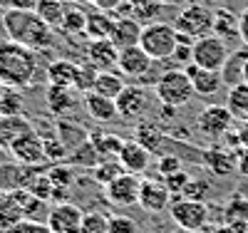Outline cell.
<instances>
[{
  "label": "cell",
  "instance_id": "1",
  "mask_svg": "<svg viewBox=\"0 0 248 233\" xmlns=\"http://www.w3.org/2000/svg\"><path fill=\"white\" fill-rule=\"evenodd\" d=\"M37 75V52L20 45V42L5 40L0 42V82L3 87L23 90L30 87Z\"/></svg>",
  "mask_w": 248,
  "mask_h": 233
},
{
  "label": "cell",
  "instance_id": "2",
  "mask_svg": "<svg viewBox=\"0 0 248 233\" xmlns=\"http://www.w3.org/2000/svg\"><path fill=\"white\" fill-rule=\"evenodd\" d=\"M0 20H3L8 40L13 42H20L35 52L52 45V28L35 10H5Z\"/></svg>",
  "mask_w": 248,
  "mask_h": 233
},
{
  "label": "cell",
  "instance_id": "3",
  "mask_svg": "<svg viewBox=\"0 0 248 233\" xmlns=\"http://www.w3.org/2000/svg\"><path fill=\"white\" fill-rule=\"evenodd\" d=\"M156 99L164 104L167 109H181L194 99V84L186 75V70H167L161 72L154 82Z\"/></svg>",
  "mask_w": 248,
  "mask_h": 233
},
{
  "label": "cell",
  "instance_id": "4",
  "mask_svg": "<svg viewBox=\"0 0 248 233\" xmlns=\"http://www.w3.org/2000/svg\"><path fill=\"white\" fill-rule=\"evenodd\" d=\"M176 28L169 23H149L141 28V37H139V47L147 52L154 62L169 60L174 57L176 50Z\"/></svg>",
  "mask_w": 248,
  "mask_h": 233
},
{
  "label": "cell",
  "instance_id": "5",
  "mask_svg": "<svg viewBox=\"0 0 248 233\" xmlns=\"http://www.w3.org/2000/svg\"><path fill=\"white\" fill-rule=\"evenodd\" d=\"M229 45L226 40L218 37V35H206V37H199L194 42V52H191V62L201 70H214V72H221L226 60H229Z\"/></svg>",
  "mask_w": 248,
  "mask_h": 233
},
{
  "label": "cell",
  "instance_id": "6",
  "mask_svg": "<svg viewBox=\"0 0 248 233\" xmlns=\"http://www.w3.org/2000/svg\"><path fill=\"white\" fill-rule=\"evenodd\" d=\"M174 28L176 32H184L194 40L206 37L214 32V10L201 3H191V5L181 8V13L174 20Z\"/></svg>",
  "mask_w": 248,
  "mask_h": 233
},
{
  "label": "cell",
  "instance_id": "7",
  "mask_svg": "<svg viewBox=\"0 0 248 233\" xmlns=\"http://www.w3.org/2000/svg\"><path fill=\"white\" fill-rule=\"evenodd\" d=\"M169 214H171V218L179 228L194 231V233H201L206 226H209V206H206L203 201H191V199L179 196V199L171 201Z\"/></svg>",
  "mask_w": 248,
  "mask_h": 233
},
{
  "label": "cell",
  "instance_id": "8",
  "mask_svg": "<svg viewBox=\"0 0 248 233\" xmlns=\"http://www.w3.org/2000/svg\"><path fill=\"white\" fill-rule=\"evenodd\" d=\"M233 114L229 112L226 104H209L203 107L196 117V129L206 137V139H223L231 132L233 126Z\"/></svg>",
  "mask_w": 248,
  "mask_h": 233
},
{
  "label": "cell",
  "instance_id": "9",
  "mask_svg": "<svg viewBox=\"0 0 248 233\" xmlns=\"http://www.w3.org/2000/svg\"><path fill=\"white\" fill-rule=\"evenodd\" d=\"M8 152L13 154L15 161L25 164V166H37V164L47 161L45 159V139H43V134H40L37 129H30L23 137H17L10 144Z\"/></svg>",
  "mask_w": 248,
  "mask_h": 233
},
{
  "label": "cell",
  "instance_id": "10",
  "mask_svg": "<svg viewBox=\"0 0 248 233\" xmlns=\"http://www.w3.org/2000/svg\"><path fill=\"white\" fill-rule=\"evenodd\" d=\"M82 218H85V211H82L79 206H75L70 201H60L50 208L45 223L52 233H79L82 231Z\"/></svg>",
  "mask_w": 248,
  "mask_h": 233
},
{
  "label": "cell",
  "instance_id": "11",
  "mask_svg": "<svg viewBox=\"0 0 248 233\" xmlns=\"http://www.w3.org/2000/svg\"><path fill=\"white\" fill-rule=\"evenodd\" d=\"M139 188H141V179L137 174L124 171L122 176H117L105 186V199L112 206H134L139 203Z\"/></svg>",
  "mask_w": 248,
  "mask_h": 233
},
{
  "label": "cell",
  "instance_id": "12",
  "mask_svg": "<svg viewBox=\"0 0 248 233\" xmlns=\"http://www.w3.org/2000/svg\"><path fill=\"white\" fill-rule=\"evenodd\" d=\"M139 206L147 214H164V211L171 208V191L159 179H141Z\"/></svg>",
  "mask_w": 248,
  "mask_h": 233
},
{
  "label": "cell",
  "instance_id": "13",
  "mask_svg": "<svg viewBox=\"0 0 248 233\" xmlns=\"http://www.w3.org/2000/svg\"><path fill=\"white\" fill-rule=\"evenodd\" d=\"M154 67V60L144 52L139 45L127 47V50H119V65L117 70L124 77H132V79H147V75Z\"/></svg>",
  "mask_w": 248,
  "mask_h": 233
},
{
  "label": "cell",
  "instance_id": "14",
  "mask_svg": "<svg viewBox=\"0 0 248 233\" xmlns=\"http://www.w3.org/2000/svg\"><path fill=\"white\" fill-rule=\"evenodd\" d=\"M117 159H119V164L124 166V171H127V174L141 176L149 169V164H152V152L147 149V146H141L137 139H127Z\"/></svg>",
  "mask_w": 248,
  "mask_h": 233
},
{
  "label": "cell",
  "instance_id": "15",
  "mask_svg": "<svg viewBox=\"0 0 248 233\" xmlns=\"http://www.w3.org/2000/svg\"><path fill=\"white\" fill-rule=\"evenodd\" d=\"M87 62L97 70V72H105V70H117L119 65V47L107 37V40H90L87 45Z\"/></svg>",
  "mask_w": 248,
  "mask_h": 233
},
{
  "label": "cell",
  "instance_id": "16",
  "mask_svg": "<svg viewBox=\"0 0 248 233\" xmlns=\"http://www.w3.org/2000/svg\"><path fill=\"white\" fill-rule=\"evenodd\" d=\"M238 152V149H236ZM233 149H223V146H214V149H209L203 156V164L206 169L218 176V179H229L233 174H238V154Z\"/></svg>",
  "mask_w": 248,
  "mask_h": 233
},
{
  "label": "cell",
  "instance_id": "17",
  "mask_svg": "<svg viewBox=\"0 0 248 233\" xmlns=\"http://www.w3.org/2000/svg\"><path fill=\"white\" fill-rule=\"evenodd\" d=\"M32 166H25L20 161H8L0 164V191L10 194V191H20V188H28L30 179H32Z\"/></svg>",
  "mask_w": 248,
  "mask_h": 233
},
{
  "label": "cell",
  "instance_id": "18",
  "mask_svg": "<svg viewBox=\"0 0 248 233\" xmlns=\"http://www.w3.org/2000/svg\"><path fill=\"white\" fill-rule=\"evenodd\" d=\"M114 102L119 109V119H137L147 109V92L137 87V84H127Z\"/></svg>",
  "mask_w": 248,
  "mask_h": 233
},
{
  "label": "cell",
  "instance_id": "19",
  "mask_svg": "<svg viewBox=\"0 0 248 233\" xmlns=\"http://www.w3.org/2000/svg\"><path fill=\"white\" fill-rule=\"evenodd\" d=\"M186 75H189L191 84H194V92L199 97H214L218 94V90L223 87V77L221 72H214V70H201L196 67L194 62L186 65Z\"/></svg>",
  "mask_w": 248,
  "mask_h": 233
},
{
  "label": "cell",
  "instance_id": "20",
  "mask_svg": "<svg viewBox=\"0 0 248 233\" xmlns=\"http://www.w3.org/2000/svg\"><path fill=\"white\" fill-rule=\"evenodd\" d=\"M141 28L137 17H117L114 20V28H112V35L109 40L119 50H127V47H134L139 45V37H141Z\"/></svg>",
  "mask_w": 248,
  "mask_h": 233
},
{
  "label": "cell",
  "instance_id": "21",
  "mask_svg": "<svg viewBox=\"0 0 248 233\" xmlns=\"http://www.w3.org/2000/svg\"><path fill=\"white\" fill-rule=\"evenodd\" d=\"M79 92L75 87H60V84H50L47 90V107L55 117H65L79 104Z\"/></svg>",
  "mask_w": 248,
  "mask_h": 233
},
{
  "label": "cell",
  "instance_id": "22",
  "mask_svg": "<svg viewBox=\"0 0 248 233\" xmlns=\"http://www.w3.org/2000/svg\"><path fill=\"white\" fill-rule=\"evenodd\" d=\"M85 99H82V104H85V109L92 119L97 122H114L119 119V109H117V102L109 99V97H102L97 92H87L82 94Z\"/></svg>",
  "mask_w": 248,
  "mask_h": 233
},
{
  "label": "cell",
  "instance_id": "23",
  "mask_svg": "<svg viewBox=\"0 0 248 233\" xmlns=\"http://www.w3.org/2000/svg\"><path fill=\"white\" fill-rule=\"evenodd\" d=\"M246 67H248V45L231 52L229 60H226V65L221 70V77H223L226 87H236V84L246 82Z\"/></svg>",
  "mask_w": 248,
  "mask_h": 233
},
{
  "label": "cell",
  "instance_id": "24",
  "mask_svg": "<svg viewBox=\"0 0 248 233\" xmlns=\"http://www.w3.org/2000/svg\"><path fill=\"white\" fill-rule=\"evenodd\" d=\"M30 129H35V124L30 119H25L23 114H17V117H0V152L10 149V144L17 137H23L25 132H30Z\"/></svg>",
  "mask_w": 248,
  "mask_h": 233
},
{
  "label": "cell",
  "instance_id": "25",
  "mask_svg": "<svg viewBox=\"0 0 248 233\" xmlns=\"http://www.w3.org/2000/svg\"><path fill=\"white\" fill-rule=\"evenodd\" d=\"M55 132H57V137L62 139V144L67 146V152H75L77 146H82V144L90 139V132H87L82 124H77V122H65L62 117H57V122H55Z\"/></svg>",
  "mask_w": 248,
  "mask_h": 233
},
{
  "label": "cell",
  "instance_id": "26",
  "mask_svg": "<svg viewBox=\"0 0 248 233\" xmlns=\"http://www.w3.org/2000/svg\"><path fill=\"white\" fill-rule=\"evenodd\" d=\"M114 13H105V10H92L87 13V25H85V35L90 40H107L112 35L114 28Z\"/></svg>",
  "mask_w": 248,
  "mask_h": 233
},
{
  "label": "cell",
  "instance_id": "27",
  "mask_svg": "<svg viewBox=\"0 0 248 233\" xmlns=\"http://www.w3.org/2000/svg\"><path fill=\"white\" fill-rule=\"evenodd\" d=\"M124 75L119 70H105V72H97V79H94V87L92 92L102 94V97H109V99H117L122 94V90L127 87L122 79Z\"/></svg>",
  "mask_w": 248,
  "mask_h": 233
},
{
  "label": "cell",
  "instance_id": "28",
  "mask_svg": "<svg viewBox=\"0 0 248 233\" xmlns=\"http://www.w3.org/2000/svg\"><path fill=\"white\" fill-rule=\"evenodd\" d=\"M90 141L94 144V149L99 152L102 159H117L122 146L127 139H122L119 134H112V132H90Z\"/></svg>",
  "mask_w": 248,
  "mask_h": 233
},
{
  "label": "cell",
  "instance_id": "29",
  "mask_svg": "<svg viewBox=\"0 0 248 233\" xmlns=\"http://www.w3.org/2000/svg\"><path fill=\"white\" fill-rule=\"evenodd\" d=\"M79 65L70 60H55L52 65L47 67V82L50 84H60V87H75Z\"/></svg>",
  "mask_w": 248,
  "mask_h": 233
},
{
  "label": "cell",
  "instance_id": "30",
  "mask_svg": "<svg viewBox=\"0 0 248 233\" xmlns=\"http://www.w3.org/2000/svg\"><path fill=\"white\" fill-rule=\"evenodd\" d=\"M226 107L233 114L236 122H248V82H241L236 87H229Z\"/></svg>",
  "mask_w": 248,
  "mask_h": 233
},
{
  "label": "cell",
  "instance_id": "31",
  "mask_svg": "<svg viewBox=\"0 0 248 233\" xmlns=\"http://www.w3.org/2000/svg\"><path fill=\"white\" fill-rule=\"evenodd\" d=\"M67 161H70V166H75V169H90V171H92V169H94V166H99L105 159L99 156V152L94 149V144L87 139L82 146H77L75 152H70Z\"/></svg>",
  "mask_w": 248,
  "mask_h": 233
},
{
  "label": "cell",
  "instance_id": "32",
  "mask_svg": "<svg viewBox=\"0 0 248 233\" xmlns=\"http://www.w3.org/2000/svg\"><path fill=\"white\" fill-rule=\"evenodd\" d=\"M67 3L65 0H40V5H37V15L45 20V23L55 30L62 25V20H65V13H67Z\"/></svg>",
  "mask_w": 248,
  "mask_h": 233
},
{
  "label": "cell",
  "instance_id": "33",
  "mask_svg": "<svg viewBox=\"0 0 248 233\" xmlns=\"http://www.w3.org/2000/svg\"><path fill=\"white\" fill-rule=\"evenodd\" d=\"M214 35L218 37H236L238 35V17L231 13V10H226V8H218L214 10Z\"/></svg>",
  "mask_w": 248,
  "mask_h": 233
},
{
  "label": "cell",
  "instance_id": "34",
  "mask_svg": "<svg viewBox=\"0 0 248 233\" xmlns=\"http://www.w3.org/2000/svg\"><path fill=\"white\" fill-rule=\"evenodd\" d=\"M25 216H23V211H20L17 201L13 194H5L3 199H0V231H8L13 228L15 223H20Z\"/></svg>",
  "mask_w": 248,
  "mask_h": 233
},
{
  "label": "cell",
  "instance_id": "35",
  "mask_svg": "<svg viewBox=\"0 0 248 233\" xmlns=\"http://www.w3.org/2000/svg\"><path fill=\"white\" fill-rule=\"evenodd\" d=\"M23 94H20V90H10L5 87L3 92H0V117H17L23 114Z\"/></svg>",
  "mask_w": 248,
  "mask_h": 233
},
{
  "label": "cell",
  "instance_id": "36",
  "mask_svg": "<svg viewBox=\"0 0 248 233\" xmlns=\"http://www.w3.org/2000/svg\"><path fill=\"white\" fill-rule=\"evenodd\" d=\"M122 174H124V166L119 164V159H105L99 166L92 169V179H94L97 184H102V186H107L109 181H114V179L122 176Z\"/></svg>",
  "mask_w": 248,
  "mask_h": 233
},
{
  "label": "cell",
  "instance_id": "37",
  "mask_svg": "<svg viewBox=\"0 0 248 233\" xmlns=\"http://www.w3.org/2000/svg\"><path fill=\"white\" fill-rule=\"evenodd\" d=\"M47 176H50V181L55 186V191H67V188L72 186V181H75V166L55 164V166L47 169Z\"/></svg>",
  "mask_w": 248,
  "mask_h": 233
},
{
  "label": "cell",
  "instance_id": "38",
  "mask_svg": "<svg viewBox=\"0 0 248 233\" xmlns=\"http://www.w3.org/2000/svg\"><path fill=\"white\" fill-rule=\"evenodd\" d=\"M161 8H164L161 0H129V13L132 17L139 20H154L161 13Z\"/></svg>",
  "mask_w": 248,
  "mask_h": 233
},
{
  "label": "cell",
  "instance_id": "39",
  "mask_svg": "<svg viewBox=\"0 0 248 233\" xmlns=\"http://www.w3.org/2000/svg\"><path fill=\"white\" fill-rule=\"evenodd\" d=\"M28 191H30L32 196H37V199H43V201L55 199V186H52V181H50L47 171L35 174V176L30 179V184H28Z\"/></svg>",
  "mask_w": 248,
  "mask_h": 233
},
{
  "label": "cell",
  "instance_id": "40",
  "mask_svg": "<svg viewBox=\"0 0 248 233\" xmlns=\"http://www.w3.org/2000/svg\"><path fill=\"white\" fill-rule=\"evenodd\" d=\"M79 233H109V214L87 211L85 218H82V231Z\"/></svg>",
  "mask_w": 248,
  "mask_h": 233
},
{
  "label": "cell",
  "instance_id": "41",
  "mask_svg": "<svg viewBox=\"0 0 248 233\" xmlns=\"http://www.w3.org/2000/svg\"><path fill=\"white\" fill-rule=\"evenodd\" d=\"M85 25H87V10L67 8L60 30H62V32H70V35H77V32H85Z\"/></svg>",
  "mask_w": 248,
  "mask_h": 233
},
{
  "label": "cell",
  "instance_id": "42",
  "mask_svg": "<svg viewBox=\"0 0 248 233\" xmlns=\"http://www.w3.org/2000/svg\"><path fill=\"white\" fill-rule=\"evenodd\" d=\"M43 139H45V159H47V161H55V164H60L62 159H67V156H70L67 146L62 144V139L57 137V132L43 134Z\"/></svg>",
  "mask_w": 248,
  "mask_h": 233
},
{
  "label": "cell",
  "instance_id": "43",
  "mask_svg": "<svg viewBox=\"0 0 248 233\" xmlns=\"http://www.w3.org/2000/svg\"><path fill=\"white\" fill-rule=\"evenodd\" d=\"M134 139H137L141 146H147L152 154H156V152L161 149V141H164V137L154 129V126H139L137 134H134Z\"/></svg>",
  "mask_w": 248,
  "mask_h": 233
},
{
  "label": "cell",
  "instance_id": "44",
  "mask_svg": "<svg viewBox=\"0 0 248 233\" xmlns=\"http://www.w3.org/2000/svg\"><path fill=\"white\" fill-rule=\"evenodd\" d=\"M211 191H214V188L209 186V181H206V179H191L189 186L184 188L181 199H191V201H203L206 203V199L211 196Z\"/></svg>",
  "mask_w": 248,
  "mask_h": 233
},
{
  "label": "cell",
  "instance_id": "45",
  "mask_svg": "<svg viewBox=\"0 0 248 233\" xmlns=\"http://www.w3.org/2000/svg\"><path fill=\"white\" fill-rule=\"evenodd\" d=\"M94 79H97V70L90 65V62H87V65H79V72H77V79H75V90H77L79 94L92 92Z\"/></svg>",
  "mask_w": 248,
  "mask_h": 233
},
{
  "label": "cell",
  "instance_id": "46",
  "mask_svg": "<svg viewBox=\"0 0 248 233\" xmlns=\"http://www.w3.org/2000/svg\"><path fill=\"white\" fill-rule=\"evenodd\" d=\"M109 233H139V226H137V221H132L129 216L112 214V216H109Z\"/></svg>",
  "mask_w": 248,
  "mask_h": 233
},
{
  "label": "cell",
  "instance_id": "47",
  "mask_svg": "<svg viewBox=\"0 0 248 233\" xmlns=\"http://www.w3.org/2000/svg\"><path fill=\"white\" fill-rule=\"evenodd\" d=\"M189 181H191V176L184 171H176V174H171V176H164V184H167V188L171 191V196H181L184 194V188L189 186Z\"/></svg>",
  "mask_w": 248,
  "mask_h": 233
},
{
  "label": "cell",
  "instance_id": "48",
  "mask_svg": "<svg viewBox=\"0 0 248 233\" xmlns=\"http://www.w3.org/2000/svg\"><path fill=\"white\" fill-rule=\"evenodd\" d=\"M156 169H159V174H161V176H171V174L181 171L184 164H181V159H179L176 154H164V156H159Z\"/></svg>",
  "mask_w": 248,
  "mask_h": 233
},
{
  "label": "cell",
  "instance_id": "49",
  "mask_svg": "<svg viewBox=\"0 0 248 233\" xmlns=\"http://www.w3.org/2000/svg\"><path fill=\"white\" fill-rule=\"evenodd\" d=\"M5 233H52L47 228V223L43 221H30V218H23L20 223H15L13 228H8Z\"/></svg>",
  "mask_w": 248,
  "mask_h": 233
},
{
  "label": "cell",
  "instance_id": "50",
  "mask_svg": "<svg viewBox=\"0 0 248 233\" xmlns=\"http://www.w3.org/2000/svg\"><path fill=\"white\" fill-rule=\"evenodd\" d=\"M226 214H229L231 218H241V221H243V218H248V199L238 194V196L231 201V206L226 208Z\"/></svg>",
  "mask_w": 248,
  "mask_h": 233
},
{
  "label": "cell",
  "instance_id": "51",
  "mask_svg": "<svg viewBox=\"0 0 248 233\" xmlns=\"http://www.w3.org/2000/svg\"><path fill=\"white\" fill-rule=\"evenodd\" d=\"M40 0H5L8 10H37Z\"/></svg>",
  "mask_w": 248,
  "mask_h": 233
},
{
  "label": "cell",
  "instance_id": "52",
  "mask_svg": "<svg viewBox=\"0 0 248 233\" xmlns=\"http://www.w3.org/2000/svg\"><path fill=\"white\" fill-rule=\"evenodd\" d=\"M92 5L97 10H105V13H117L124 5V0H92Z\"/></svg>",
  "mask_w": 248,
  "mask_h": 233
},
{
  "label": "cell",
  "instance_id": "53",
  "mask_svg": "<svg viewBox=\"0 0 248 233\" xmlns=\"http://www.w3.org/2000/svg\"><path fill=\"white\" fill-rule=\"evenodd\" d=\"M238 37L243 40V45H248V8L238 15Z\"/></svg>",
  "mask_w": 248,
  "mask_h": 233
},
{
  "label": "cell",
  "instance_id": "54",
  "mask_svg": "<svg viewBox=\"0 0 248 233\" xmlns=\"http://www.w3.org/2000/svg\"><path fill=\"white\" fill-rule=\"evenodd\" d=\"M236 154H238V176L248 179V149H243V146H241Z\"/></svg>",
  "mask_w": 248,
  "mask_h": 233
},
{
  "label": "cell",
  "instance_id": "55",
  "mask_svg": "<svg viewBox=\"0 0 248 233\" xmlns=\"http://www.w3.org/2000/svg\"><path fill=\"white\" fill-rule=\"evenodd\" d=\"M238 141L243 149H248V122H241V126H238Z\"/></svg>",
  "mask_w": 248,
  "mask_h": 233
},
{
  "label": "cell",
  "instance_id": "56",
  "mask_svg": "<svg viewBox=\"0 0 248 233\" xmlns=\"http://www.w3.org/2000/svg\"><path fill=\"white\" fill-rule=\"evenodd\" d=\"M211 233H233V228H229V226H218V228H211Z\"/></svg>",
  "mask_w": 248,
  "mask_h": 233
},
{
  "label": "cell",
  "instance_id": "57",
  "mask_svg": "<svg viewBox=\"0 0 248 233\" xmlns=\"http://www.w3.org/2000/svg\"><path fill=\"white\" fill-rule=\"evenodd\" d=\"M171 233H194V231H186V228H179L176 226V231H171Z\"/></svg>",
  "mask_w": 248,
  "mask_h": 233
},
{
  "label": "cell",
  "instance_id": "58",
  "mask_svg": "<svg viewBox=\"0 0 248 233\" xmlns=\"http://www.w3.org/2000/svg\"><path fill=\"white\" fill-rule=\"evenodd\" d=\"M3 90H5V87H3V82H0V92H3Z\"/></svg>",
  "mask_w": 248,
  "mask_h": 233
},
{
  "label": "cell",
  "instance_id": "59",
  "mask_svg": "<svg viewBox=\"0 0 248 233\" xmlns=\"http://www.w3.org/2000/svg\"><path fill=\"white\" fill-rule=\"evenodd\" d=\"M152 233H156V231H152Z\"/></svg>",
  "mask_w": 248,
  "mask_h": 233
},
{
  "label": "cell",
  "instance_id": "60",
  "mask_svg": "<svg viewBox=\"0 0 248 233\" xmlns=\"http://www.w3.org/2000/svg\"><path fill=\"white\" fill-rule=\"evenodd\" d=\"M90 3H92V0H90Z\"/></svg>",
  "mask_w": 248,
  "mask_h": 233
}]
</instances>
